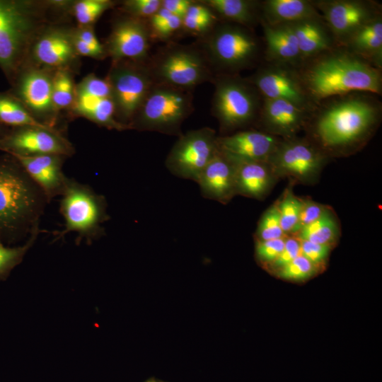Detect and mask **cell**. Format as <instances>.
Returning a JSON list of instances; mask_svg holds the SVG:
<instances>
[{
  "instance_id": "29",
  "label": "cell",
  "mask_w": 382,
  "mask_h": 382,
  "mask_svg": "<svg viewBox=\"0 0 382 382\" xmlns=\"http://www.w3.org/2000/svg\"><path fill=\"white\" fill-rule=\"evenodd\" d=\"M224 22L253 30L260 23V2L254 0H203Z\"/></svg>"
},
{
  "instance_id": "24",
  "label": "cell",
  "mask_w": 382,
  "mask_h": 382,
  "mask_svg": "<svg viewBox=\"0 0 382 382\" xmlns=\"http://www.w3.org/2000/svg\"><path fill=\"white\" fill-rule=\"evenodd\" d=\"M228 158L235 165L236 195L263 199L279 180L268 162Z\"/></svg>"
},
{
  "instance_id": "43",
  "label": "cell",
  "mask_w": 382,
  "mask_h": 382,
  "mask_svg": "<svg viewBox=\"0 0 382 382\" xmlns=\"http://www.w3.org/2000/svg\"><path fill=\"white\" fill-rule=\"evenodd\" d=\"M328 208V206L311 199H303L300 214L291 234L296 236L303 228L318 219Z\"/></svg>"
},
{
  "instance_id": "16",
  "label": "cell",
  "mask_w": 382,
  "mask_h": 382,
  "mask_svg": "<svg viewBox=\"0 0 382 382\" xmlns=\"http://www.w3.org/2000/svg\"><path fill=\"white\" fill-rule=\"evenodd\" d=\"M0 151L13 156L58 154L70 157L75 153L71 143L57 128L39 126L11 127L0 139Z\"/></svg>"
},
{
  "instance_id": "11",
  "label": "cell",
  "mask_w": 382,
  "mask_h": 382,
  "mask_svg": "<svg viewBox=\"0 0 382 382\" xmlns=\"http://www.w3.org/2000/svg\"><path fill=\"white\" fill-rule=\"evenodd\" d=\"M328 160V156L310 139L295 137L281 139L268 163L278 179L311 185L317 182Z\"/></svg>"
},
{
  "instance_id": "2",
  "label": "cell",
  "mask_w": 382,
  "mask_h": 382,
  "mask_svg": "<svg viewBox=\"0 0 382 382\" xmlns=\"http://www.w3.org/2000/svg\"><path fill=\"white\" fill-rule=\"evenodd\" d=\"M297 71L303 87L317 106L332 97L353 92L381 95V69L336 47L302 63Z\"/></svg>"
},
{
  "instance_id": "1",
  "label": "cell",
  "mask_w": 382,
  "mask_h": 382,
  "mask_svg": "<svg viewBox=\"0 0 382 382\" xmlns=\"http://www.w3.org/2000/svg\"><path fill=\"white\" fill-rule=\"evenodd\" d=\"M381 102L374 94L353 92L326 99L311 113L306 127L328 156L345 155L364 144L378 127Z\"/></svg>"
},
{
  "instance_id": "21",
  "label": "cell",
  "mask_w": 382,
  "mask_h": 382,
  "mask_svg": "<svg viewBox=\"0 0 382 382\" xmlns=\"http://www.w3.org/2000/svg\"><path fill=\"white\" fill-rule=\"evenodd\" d=\"M310 115L289 101L263 98L257 122L262 131L286 139L306 128Z\"/></svg>"
},
{
  "instance_id": "6",
  "label": "cell",
  "mask_w": 382,
  "mask_h": 382,
  "mask_svg": "<svg viewBox=\"0 0 382 382\" xmlns=\"http://www.w3.org/2000/svg\"><path fill=\"white\" fill-rule=\"evenodd\" d=\"M212 83V113L219 122L221 136L257 122L263 98L246 78L217 74Z\"/></svg>"
},
{
  "instance_id": "22",
  "label": "cell",
  "mask_w": 382,
  "mask_h": 382,
  "mask_svg": "<svg viewBox=\"0 0 382 382\" xmlns=\"http://www.w3.org/2000/svg\"><path fill=\"white\" fill-rule=\"evenodd\" d=\"M196 183L202 197L226 204L236 196L235 165L218 149Z\"/></svg>"
},
{
  "instance_id": "10",
  "label": "cell",
  "mask_w": 382,
  "mask_h": 382,
  "mask_svg": "<svg viewBox=\"0 0 382 382\" xmlns=\"http://www.w3.org/2000/svg\"><path fill=\"white\" fill-rule=\"evenodd\" d=\"M110 85L115 117L122 125H130L155 83L146 61H114L106 76Z\"/></svg>"
},
{
  "instance_id": "44",
  "label": "cell",
  "mask_w": 382,
  "mask_h": 382,
  "mask_svg": "<svg viewBox=\"0 0 382 382\" xmlns=\"http://www.w3.org/2000/svg\"><path fill=\"white\" fill-rule=\"evenodd\" d=\"M182 28V19L170 14L168 18L162 24L149 28L151 38L154 37L160 40H167L170 38L178 30Z\"/></svg>"
},
{
  "instance_id": "23",
  "label": "cell",
  "mask_w": 382,
  "mask_h": 382,
  "mask_svg": "<svg viewBox=\"0 0 382 382\" xmlns=\"http://www.w3.org/2000/svg\"><path fill=\"white\" fill-rule=\"evenodd\" d=\"M13 157L43 191L49 202L54 197L62 195L68 178L62 170L66 156L58 154H42Z\"/></svg>"
},
{
  "instance_id": "35",
  "label": "cell",
  "mask_w": 382,
  "mask_h": 382,
  "mask_svg": "<svg viewBox=\"0 0 382 382\" xmlns=\"http://www.w3.org/2000/svg\"><path fill=\"white\" fill-rule=\"evenodd\" d=\"M40 228L33 231L23 245L9 248L3 244L0 239V281L6 280L12 270L22 261L28 250L35 243L40 233Z\"/></svg>"
},
{
  "instance_id": "20",
  "label": "cell",
  "mask_w": 382,
  "mask_h": 382,
  "mask_svg": "<svg viewBox=\"0 0 382 382\" xmlns=\"http://www.w3.org/2000/svg\"><path fill=\"white\" fill-rule=\"evenodd\" d=\"M282 139L262 130H239L217 136L218 149L233 160L266 161Z\"/></svg>"
},
{
  "instance_id": "30",
  "label": "cell",
  "mask_w": 382,
  "mask_h": 382,
  "mask_svg": "<svg viewBox=\"0 0 382 382\" xmlns=\"http://www.w3.org/2000/svg\"><path fill=\"white\" fill-rule=\"evenodd\" d=\"M340 236L337 219L329 207L318 219L303 228L296 236L298 239L334 247Z\"/></svg>"
},
{
  "instance_id": "45",
  "label": "cell",
  "mask_w": 382,
  "mask_h": 382,
  "mask_svg": "<svg viewBox=\"0 0 382 382\" xmlns=\"http://www.w3.org/2000/svg\"><path fill=\"white\" fill-rule=\"evenodd\" d=\"M73 34L82 42L107 56L104 45L98 40L93 26H77L73 28Z\"/></svg>"
},
{
  "instance_id": "33",
  "label": "cell",
  "mask_w": 382,
  "mask_h": 382,
  "mask_svg": "<svg viewBox=\"0 0 382 382\" xmlns=\"http://www.w3.org/2000/svg\"><path fill=\"white\" fill-rule=\"evenodd\" d=\"M71 69L55 70L52 81V103L57 115L64 109H71L75 95L76 85Z\"/></svg>"
},
{
  "instance_id": "5",
  "label": "cell",
  "mask_w": 382,
  "mask_h": 382,
  "mask_svg": "<svg viewBox=\"0 0 382 382\" xmlns=\"http://www.w3.org/2000/svg\"><path fill=\"white\" fill-rule=\"evenodd\" d=\"M203 51L215 75L238 74L255 65L261 45L253 30L228 22H219L200 38Z\"/></svg>"
},
{
  "instance_id": "28",
  "label": "cell",
  "mask_w": 382,
  "mask_h": 382,
  "mask_svg": "<svg viewBox=\"0 0 382 382\" xmlns=\"http://www.w3.org/2000/svg\"><path fill=\"white\" fill-rule=\"evenodd\" d=\"M342 47L382 69V15L360 27Z\"/></svg>"
},
{
  "instance_id": "18",
  "label": "cell",
  "mask_w": 382,
  "mask_h": 382,
  "mask_svg": "<svg viewBox=\"0 0 382 382\" xmlns=\"http://www.w3.org/2000/svg\"><path fill=\"white\" fill-rule=\"evenodd\" d=\"M72 31L73 28L47 25L33 41L26 61L54 71L71 69L79 57Z\"/></svg>"
},
{
  "instance_id": "26",
  "label": "cell",
  "mask_w": 382,
  "mask_h": 382,
  "mask_svg": "<svg viewBox=\"0 0 382 382\" xmlns=\"http://www.w3.org/2000/svg\"><path fill=\"white\" fill-rule=\"evenodd\" d=\"M287 25L297 40L303 62L339 47L322 16Z\"/></svg>"
},
{
  "instance_id": "47",
  "label": "cell",
  "mask_w": 382,
  "mask_h": 382,
  "mask_svg": "<svg viewBox=\"0 0 382 382\" xmlns=\"http://www.w3.org/2000/svg\"><path fill=\"white\" fill-rule=\"evenodd\" d=\"M10 128L11 127L6 126L0 122V139L8 132Z\"/></svg>"
},
{
  "instance_id": "13",
  "label": "cell",
  "mask_w": 382,
  "mask_h": 382,
  "mask_svg": "<svg viewBox=\"0 0 382 382\" xmlns=\"http://www.w3.org/2000/svg\"><path fill=\"white\" fill-rule=\"evenodd\" d=\"M214 129L205 127L182 134L170 150L165 164L174 175L197 181L218 150Z\"/></svg>"
},
{
  "instance_id": "15",
  "label": "cell",
  "mask_w": 382,
  "mask_h": 382,
  "mask_svg": "<svg viewBox=\"0 0 382 382\" xmlns=\"http://www.w3.org/2000/svg\"><path fill=\"white\" fill-rule=\"evenodd\" d=\"M246 79L264 98L284 100L309 113L316 108L303 87L297 68L265 62Z\"/></svg>"
},
{
  "instance_id": "7",
  "label": "cell",
  "mask_w": 382,
  "mask_h": 382,
  "mask_svg": "<svg viewBox=\"0 0 382 382\" xmlns=\"http://www.w3.org/2000/svg\"><path fill=\"white\" fill-rule=\"evenodd\" d=\"M59 203V211L64 221V228L53 232L54 241L64 238L68 233L78 235L76 243L85 239L87 243L105 234L103 224L110 217L103 195L96 192L90 186L68 178Z\"/></svg>"
},
{
  "instance_id": "32",
  "label": "cell",
  "mask_w": 382,
  "mask_h": 382,
  "mask_svg": "<svg viewBox=\"0 0 382 382\" xmlns=\"http://www.w3.org/2000/svg\"><path fill=\"white\" fill-rule=\"evenodd\" d=\"M0 122L9 127H48L35 120L25 105L8 91L0 93Z\"/></svg>"
},
{
  "instance_id": "42",
  "label": "cell",
  "mask_w": 382,
  "mask_h": 382,
  "mask_svg": "<svg viewBox=\"0 0 382 382\" xmlns=\"http://www.w3.org/2000/svg\"><path fill=\"white\" fill-rule=\"evenodd\" d=\"M301 255L300 241L296 236H287L285 241L284 246L277 257L265 269L274 274L279 270L291 262L293 260Z\"/></svg>"
},
{
  "instance_id": "48",
  "label": "cell",
  "mask_w": 382,
  "mask_h": 382,
  "mask_svg": "<svg viewBox=\"0 0 382 382\" xmlns=\"http://www.w3.org/2000/svg\"><path fill=\"white\" fill-rule=\"evenodd\" d=\"M146 382H157V381H156L155 380L151 379V380L147 381Z\"/></svg>"
},
{
  "instance_id": "31",
  "label": "cell",
  "mask_w": 382,
  "mask_h": 382,
  "mask_svg": "<svg viewBox=\"0 0 382 382\" xmlns=\"http://www.w3.org/2000/svg\"><path fill=\"white\" fill-rule=\"evenodd\" d=\"M214 12L202 1H193L182 19L181 29L202 38L219 23Z\"/></svg>"
},
{
  "instance_id": "12",
  "label": "cell",
  "mask_w": 382,
  "mask_h": 382,
  "mask_svg": "<svg viewBox=\"0 0 382 382\" xmlns=\"http://www.w3.org/2000/svg\"><path fill=\"white\" fill-rule=\"evenodd\" d=\"M55 71L26 61L10 84L9 93L18 99L40 123L56 127L58 115L52 103V81Z\"/></svg>"
},
{
  "instance_id": "3",
  "label": "cell",
  "mask_w": 382,
  "mask_h": 382,
  "mask_svg": "<svg viewBox=\"0 0 382 382\" xmlns=\"http://www.w3.org/2000/svg\"><path fill=\"white\" fill-rule=\"evenodd\" d=\"M49 202L18 161L0 156V239L13 243L40 228Z\"/></svg>"
},
{
  "instance_id": "4",
  "label": "cell",
  "mask_w": 382,
  "mask_h": 382,
  "mask_svg": "<svg viewBox=\"0 0 382 382\" xmlns=\"http://www.w3.org/2000/svg\"><path fill=\"white\" fill-rule=\"evenodd\" d=\"M62 1L0 0V69L9 83L28 59L30 45L47 25L45 12Z\"/></svg>"
},
{
  "instance_id": "27",
  "label": "cell",
  "mask_w": 382,
  "mask_h": 382,
  "mask_svg": "<svg viewBox=\"0 0 382 382\" xmlns=\"http://www.w3.org/2000/svg\"><path fill=\"white\" fill-rule=\"evenodd\" d=\"M321 14L310 0H265L260 2V21L270 25L294 23Z\"/></svg>"
},
{
  "instance_id": "39",
  "label": "cell",
  "mask_w": 382,
  "mask_h": 382,
  "mask_svg": "<svg viewBox=\"0 0 382 382\" xmlns=\"http://www.w3.org/2000/svg\"><path fill=\"white\" fill-rule=\"evenodd\" d=\"M162 0H126L120 3L124 14L144 20L149 19L161 8Z\"/></svg>"
},
{
  "instance_id": "9",
  "label": "cell",
  "mask_w": 382,
  "mask_h": 382,
  "mask_svg": "<svg viewBox=\"0 0 382 382\" xmlns=\"http://www.w3.org/2000/svg\"><path fill=\"white\" fill-rule=\"evenodd\" d=\"M149 64L156 83L192 90L215 76L199 47L171 43L161 50Z\"/></svg>"
},
{
  "instance_id": "37",
  "label": "cell",
  "mask_w": 382,
  "mask_h": 382,
  "mask_svg": "<svg viewBox=\"0 0 382 382\" xmlns=\"http://www.w3.org/2000/svg\"><path fill=\"white\" fill-rule=\"evenodd\" d=\"M285 236H288L282 230L276 202L262 214L255 233V241H267Z\"/></svg>"
},
{
  "instance_id": "8",
  "label": "cell",
  "mask_w": 382,
  "mask_h": 382,
  "mask_svg": "<svg viewBox=\"0 0 382 382\" xmlns=\"http://www.w3.org/2000/svg\"><path fill=\"white\" fill-rule=\"evenodd\" d=\"M194 110L191 90L154 83L130 129L180 136L181 126Z\"/></svg>"
},
{
  "instance_id": "38",
  "label": "cell",
  "mask_w": 382,
  "mask_h": 382,
  "mask_svg": "<svg viewBox=\"0 0 382 382\" xmlns=\"http://www.w3.org/2000/svg\"><path fill=\"white\" fill-rule=\"evenodd\" d=\"M319 272L310 261L300 255L274 275L283 280L302 282L311 279Z\"/></svg>"
},
{
  "instance_id": "34",
  "label": "cell",
  "mask_w": 382,
  "mask_h": 382,
  "mask_svg": "<svg viewBox=\"0 0 382 382\" xmlns=\"http://www.w3.org/2000/svg\"><path fill=\"white\" fill-rule=\"evenodd\" d=\"M117 4L110 0H80L72 2L69 10L78 26H93L103 13Z\"/></svg>"
},
{
  "instance_id": "19",
  "label": "cell",
  "mask_w": 382,
  "mask_h": 382,
  "mask_svg": "<svg viewBox=\"0 0 382 382\" xmlns=\"http://www.w3.org/2000/svg\"><path fill=\"white\" fill-rule=\"evenodd\" d=\"M151 39L147 20L125 14L114 21L104 45L112 61H146Z\"/></svg>"
},
{
  "instance_id": "40",
  "label": "cell",
  "mask_w": 382,
  "mask_h": 382,
  "mask_svg": "<svg viewBox=\"0 0 382 382\" xmlns=\"http://www.w3.org/2000/svg\"><path fill=\"white\" fill-rule=\"evenodd\" d=\"M287 236L267 240L255 241V255L260 264L266 268L282 252Z\"/></svg>"
},
{
  "instance_id": "36",
  "label": "cell",
  "mask_w": 382,
  "mask_h": 382,
  "mask_svg": "<svg viewBox=\"0 0 382 382\" xmlns=\"http://www.w3.org/2000/svg\"><path fill=\"white\" fill-rule=\"evenodd\" d=\"M277 204L282 230L286 236L291 234L300 214L303 199L296 196L293 193L292 187L288 186Z\"/></svg>"
},
{
  "instance_id": "46",
  "label": "cell",
  "mask_w": 382,
  "mask_h": 382,
  "mask_svg": "<svg viewBox=\"0 0 382 382\" xmlns=\"http://www.w3.org/2000/svg\"><path fill=\"white\" fill-rule=\"evenodd\" d=\"M193 0H162L161 7L183 19Z\"/></svg>"
},
{
  "instance_id": "14",
  "label": "cell",
  "mask_w": 382,
  "mask_h": 382,
  "mask_svg": "<svg viewBox=\"0 0 382 382\" xmlns=\"http://www.w3.org/2000/svg\"><path fill=\"white\" fill-rule=\"evenodd\" d=\"M71 110L74 115L100 127L117 131L128 129L116 119L112 91L106 77L91 74L76 85Z\"/></svg>"
},
{
  "instance_id": "17",
  "label": "cell",
  "mask_w": 382,
  "mask_h": 382,
  "mask_svg": "<svg viewBox=\"0 0 382 382\" xmlns=\"http://www.w3.org/2000/svg\"><path fill=\"white\" fill-rule=\"evenodd\" d=\"M315 7L342 47L360 27L381 14V4L370 0H315Z\"/></svg>"
},
{
  "instance_id": "25",
  "label": "cell",
  "mask_w": 382,
  "mask_h": 382,
  "mask_svg": "<svg viewBox=\"0 0 382 382\" xmlns=\"http://www.w3.org/2000/svg\"><path fill=\"white\" fill-rule=\"evenodd\" d=\"M262 27L265 62L299 68L303 63L297 40L289 25H270L260 21Z\"/></svg>"
},
{
  "instance_id": "41",
  "label": "cell",
  "mask_w": 382,
  "mask_h": 382,
  "mask_svg": "<svg viewBox=\"0 0 382 382\" xmlns=\"http://www.w3.org/2000/svg\"><path fill=\"white\" fill-rule=\"evenodd\" d=\"M299 241L301 255L310 261L320 272L322 271L327 264L333 246L308 241Z\"/></svg>"
}]
</instances>
